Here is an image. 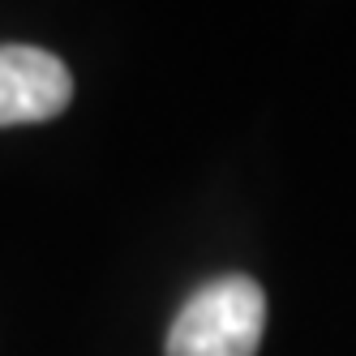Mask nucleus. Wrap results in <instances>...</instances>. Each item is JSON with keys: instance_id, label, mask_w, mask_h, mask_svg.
I'll use <instances>...</instances> for the list:
<instances>
[{"instance_id": "1", "label": "nucleus", "mask_w": 356, "mask_h": 356, "mask_svg": "<svg viewBox=\"0 0 356 356\" xmlns=\"http://www.w3.org/2000/svg\"><path fill=\"white\" fill-rule=\"evenodd\" d=\"M266 296L249 275L202 284L168 330V356H258Z\"/></svg>"}, {"instance_id": "2", "label": "nucleus", "mask_w": 356, "mask_h": 356, "mask_svg": "<svg viewBox=\"0 0 356 356\" xmlns=\"http://www.w3.org/2000/svg\"><path fill=\"white\" fill-rule=\"evenodd\" d=\"M73 78L60 56L26 43H0V129L39 124L69 108Z\"/></svg>"}]
</instances>
